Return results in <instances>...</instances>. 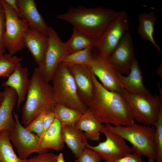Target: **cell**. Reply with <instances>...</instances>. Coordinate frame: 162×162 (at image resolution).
Returning a JSON list of instances; mask_svg holds the SVG:
<instances>
[{
  "label": "cell",
  "instance_id": "21",
  "mask_svg": "<svg viewBox=\"0 0 162 162\" xmlns=\"http://www.w3.org/2000/svg\"><path fill=\"white\" fill-rule=\"evenodd\" d=\"M102 125V124L88 108L75 126L84 132L87 140L98 141L100 139V133Z\"/></svg>",
  "mask_w": 162,
  "mask_h": 162
},
{
  "label": "cell",
  "instance_id": "1",
  "mask_svg": "<svg viewBox=\"0 0 162 162\" xmlns=\"http://www.w3.org/2000/svg\"><path fill=\"white\" fill-rule=\"evenodd\" d=\"M92 75L93 92L87 107L97 118L102 124L114 126H125L135 122L124 98L120 94L107 89L92 72Z\"/></svg>",
  "mask_w": 162,
  "mask_h": 162
},
{
  "label": "cell",
  "instance_id": "32",
  "mask_svg": "<svg viewBox=\"0 0 162 162\" xmlns=\"http://www.w3.org/2000/svg\"><path fill=\"white\" fill-rule=\"evenodd\" d=\"M57 156L52 152L38 154L27 159V162H56Z\"/></svg>",
  "mask_w": 162,
  "mask_h": 162
},
{
  "label": "cell",
  "instance_id": "15",
  "mask_svg": "<svg viewBox=\"0 0 162 162\" xmlns=\"http://www.w3.org/2000/svg\"><path fill=\"white\" fill-rule=\"evenodd\" d=\"M20 11V18L28 24L29 27L48 36L49 27L38 11L34 0H17Z\"/></svg>",
  "mask_w": 162,
  "mask_h": 162
},
{
  "label": "cell",
  "instance_id": "7",
  "mask_svg": "<svg viewBox=\"0 0 162 162\" xmlns=\"http://www.w3.org/2000/svg\"><path fill=\"white\" fill-rule=\"evenodd\" d=\"M4 9L5 28L3 37L4 47L13 56L23 49L24 35L29 26L27 23L20 18L5 0H0Z\"/></svg>",
  "mask_w": 162,
  "mask_h": 162
},
{
  "label": "cell",
  "instance_id": "2",
  "mask_svg": "<svg viewBox=\"0 0 162 162\" xmlns=\"http://www.w3.org/2000/svg\"><path fill=\"white\" fill-rule=\"evenodd\" d=\"M118 12L102 6L88 8L80 5L70 7L66 12L57 15L56 17L70 23L73 28L95 43Z\"/></svg>",
  "mask_w": 162,
  "mask_h": 162
},
{
  "label": "cell",
  "instance_id": "6",
  "mask_svg": "<svg viewBox=\"0 0 162 162\" xmlns=\"http://www.w3.org/2000/svg\"><path fill=\"white\" fill-rule=\"evenodd\" d=\"M54 98L57 104L84 113L88 108L80 99L74 80L67 65L61 62L52 77Z\"/></svg>",
  "mask_w": 162,
  "mask_h": 162
},
{
  "label": "cell",
  "instance_id": "40",
  "mask_svg": "<svg viewBox=\"0 0 162 162\" xmlns=\"http://www.w3.org/2000/svg\"><path fill=\"white\" fill-rule=\"evenodd\" d=\"M148 162H156L155 161L151 158H148Z\"/></svg>",
  "mask_w": 162,
  "mask_h": 162
},
{
  "label": "cell",
  "instance_id": "4",
  "mask_svg": "<svg viewBox=\"0 0 162 162\" xmlns=\"http://www.w3.org/2000/svg\"><path fill=\"white\" fill-rule=\"evenodd\" d=\"M105 125L108 129L130 142L132 145L133 153L156 160L154 126L142 125L135 122L125 126H114L110 124Z\"/></svg>",
  "mask_w": 162,
  "mask_h": 162
},
{
  "label": "cell",
  "instance_id": "29",
  "mask_svg": "<svg viewBox=\"0 0 162 162\" xmlns=\"http://www.w3.org/2000/svg\"><path fill=\"white\" fill-rule=\"evenodd\" d=\"M155 127L154 140L157 156L156 162H162V108L160 110Z\"/></svg>",
  "mask_w": 162,
  "mask_h": 162
},
{
  "label": "cell",
  "instance_id": "30",
  "mask_svg": "<svg viewBox=\"0 0 162 162\" xmlns=\"http://www.w3.org/2000/svg\"><path fill=\"white\" fill-rule=\"evenodd\" d=\"M48 112H43L40 114L26 127V129L30 132L35 133L40 138L43 132L44 118Z\"/></svg>",
  "mask_w": 162,
  "mask_h": 162
},
{
  "label": "cell",
  "instance_id": "5",
  "mask_svg": "<svg viewBox=\"0 0 162 162\" xmlns=\"http://www.w3.org/2000/svg\"><path fill=\"white\" fill-rule=\"evenodd\" d=\"M158 86L160 96L151 93L132 94L125 89L121 94L127 101L135 122L155 126L162 108V91L159 82Z\"/></svg>",
  "mask_w": 162,
  "mask_h": 162
},
{
  "label": "cell",
  "instance_id": "18",
  "mask_svg": "<svg viewBox=\"0 0 162 162\" xmlns=\"http://www.w3.org/2000/svg\"><path fill=\"white\" fill-rule=\"evenodd\" d=\"M4 96L0 104V131L7 130L9 131L14 127L15 120L12 114L17 102L16 92L10 87L4 88Z\"/></svg>",
  "mask_w": 162,
  "mask_h": 162
},
{
  "label": "cell",
  "instance_id": "24",
  "mask_svg": "<svg viewBox=\"0 0 162 162\" xmlns=\"http://www.w3.org/2000/svg\"><path fill=\"white\" fill-rule=\"evenodd\" d=\"M9 131H0V162H27L21 159L15 153L10 140Z\"/></svg>",
  "mask_w": 162,
  "mask_h": 162
},
{
  "label": "cell",
  "instance_id": "10",
  "mask_svg": "<svg viewBox=\"0 0 162 162\" xmlns=\"http://www.w3.org/2000/svg\"><path fill=\"white\" fill-rule=\"evenodd\" d=\"M14 116L15 120L14 127L9 131L10 140L16 148L19 157L27 159L31 154L48 152V150L41 146L40 137L28 130L20 122L18 115L15 112Z\"/></svg>",
  "mask_w": 162,
  "mask_h": 162
},
{
  "label": "cell",
  "instance_id": "33",
  "mask_svg": "<svg viewBox=\"0 0 162 162\" xmlns=\"http://www.w3.org/2000/svg\"><path fill=\"white\" fill-rule=\"evenodd\" d=\"M5 16L4 8L0 2V56L5 53L3 37L5 28Z\"/></svg>",
  "mask_w": 162,
  "mask_h": 162
},
{
  "label": "cell",
  "instance_id": "8",
  "mask_svg": "<svg viewBox=\"0 0 162 162\" xmlns=\"http://www.w3.org/2000/svg\"><path fill=\"white\" fill-rule=\"evenodd\" d=\"M129 31L128 15L122 10L110 22L93 49L95 52L109 58L124 35Z\"/></svg>",
  "mask_w": 162,
  "mask_h": 162
},
{
  "label": "cell",
  "instance_id": "19",
  "mask_svg": "<svg viewBox=\"0 0 162 162\" xmlns=\"http://www.w3.org/2000/svg\"><path fill=\"white\" fill-rule=\"evenodd\" d=\"M119 80L125 90L132 94L150 93L143 82L142 70L137 59L135 58L129 74L125 76L118 72Z\"/></svg>",
  "mask_w": 162,
  "mask_h": 162
},
{
  "label": "cell",
  "instance_id": "26",
  "mask_svg": "<svg viewBox=\"0 0 162 162\" xmlns=\"http://www.w3.org/2000/svg\"><path fill=\"white\" fill-rule=\"evenodd\" d=\"M64 43L71 53L87 48L94 49L95 43L88 36L74 28L70 38Z\"/></svg>",
  "mask_w": 162,
  "mask_h": 162
},
{
  "label": "cell",
  "instance_id": "14",
  "mask_svg": "<svg viewBox=\"0 0 162 162\" xmlns=\"http://www.w3.org/2000/svg\"><path fill=\"white\" fill-rule=\"evenodd\" d=\"M66 64L74 78L79 96L87 107L91 100L93 92V84L92 72L86 66Z\"/></svg>",
  "mask_w": 162,
  "mask_h": 162
},
{
  "label": "cell",
  "instance_id": "35",
  "mask_svg": "<svg viewBox=\"0 0 162 162\" xmlns=\"http://www.w3.org/2000/svg\"><path fill=\"white\" fill-rule=\"evenodd\" d=\"M55 118V114L53 110L48 112L44 119V130L42 135L40 138V141L47 130Z\"/></svg>",
  "mask_w": 162,
  "mask_h": 162
},
{
  "label": "cell",
  "instance_id": "25",
  "mask_svg": "<svg viewBox=\"0 0 162 162\" xmlns=\"http://www.w3.org/2000/svg\"><path fill=\"white\" fill-rule=\"evenodd\" d=\"M55 118L62 125L74 126L80 119L83 113L65 106L56 104L53 110Z\"/></svg>",
  "mask_w": 162,
  "mask_h": 162
},
{
  "label": "cell",
  "instance_id": "27",
  "mask_svg": "<svg viewBox=\"0 0 162 162\" xmlns=\"http://www.w3.org/2000/svg\"><path fill=\"white\" fill-rule=\"evenodd\" d=\"M93 53V48L85 49L68 55L62 62L66 64L80 65L88 67L92 59Z\"/></svg>",
  "mask_w": 162,
  "mask_h": 162
},
{
  "label": "cell",
  "instance_id": "13",
  "mask_svg": "<svg viewBox=\"0 0 162 162\" xmlns=\"http://www.w3.org/2000/svg\"><path fill=\"white\" fill-rule=\"evenodd\" d=\"M135 58L132 37L129 31L123 36L108 58L115 69L123 75L129 73Z\"/></svg>",
  "mask_w": 162,
  "mask_h": 162
},
{
  "label": "cell",
  "instance_id": "11",
  "mask_svg": "<svg viewBox=\"0 0 162 162\" xmlns=\"http://www.w3.org/2000/svg\"><path fill=\"white\" fill-rule=\"evenodd\" d=\"M100 132L106 136V140L96 146L88 143L86 147L97 152L105 162H114L116 160L133 153V150L128 145L121 136L108 129L102 124Z\"/></svg>",
  "mask_w": 162,
  "mask_h": 162
},
{
  "label": "cell",
  "instance_id": "16",
  "mask_svg": "<svg viewBox=\"0 0 162 162\" xmlns=\"http://www.w3.org/2000/svg\"><path fill=\"white\" fill-rule=\"evenodd\" d=\"M23 41L38 67L43 62L48 46V36L29 27L24 35Z\"/></svg>",
  "mask_w": 162,
  "mask_h": 162
},
{
  "label": "cell",
  "instance_id": "3",
  "mask_svg": "<svg viewBox=\"0 0 162 162\" xmlns=\"http://www.w3.org/2000/svg\"><path fill=\"white\" fill-rule=\"evenodd\" d=\"M25 99L22 119L26 127L43 112L53 110L56 104L52 85L45 80L37 68L29 80Z\"/></svg>",
  "mask_w": 162,
  "mask_h": 162
},
{
  "label": "cell",
  "instance_id": "31",
  "mask_svg": "<svg viewBox=\"0 0 162 162\" xmlns=\"http://www.w3.org/2000/svg\"><path fill=\"white\" fill-rule=\"evenodd\" d=\"M101 159L97 152L86 148L74 162H100Z\"/></svg>",
  "mask_w": 162,
  "mask_h": 162
},
{
  "label": "cell",
  "instance_id": "23",
  "mask_svg": "<svg viewBox=\"0 0 162 162\" xmlns=\"http://www.w3.org/2000/svg\"><path fill=\"white\" fill-rule=\"evenodd\" d=\"M139 24L137 31L141 38L151 42L158 51L162 53L160 46L154 38V26L157 17L154 12L143 13L138 16Z\"/></svg>",
  "mask_w": 162,
  "mask_h": 162
},
{
  "label": "cell",
  "instance_id": "9",
  "mask_svg": "<svg viewBox=\"0 0 162 162\" xmlns=\"http://www.w3.org/2000/svg\"><path fill=\"white\" fill-rule=\"evenodd\" d=\"M48 37V45L44 60L37 68L45 80L49 83L63 59L71 53L51 26L49 27Z\"/></svg>",
  "mask_w": 162,
  "mask_h": 162
},
{
  "label": "cell",
  "instance_id": "17",
  "mask_svg": "<svg viewBox=\"0 0 162 162\" xmlns=\"http://www.w3.org/2000/svg\"><path fill=\"white\" fill-rule=\"evenodd\" d=\"M7 80L3 82L2 86L4 88L10 87L13 89L17 96V105L19 110L22 103L25 100L29 80L28 68L22 67L21 63L17 65L13 73Z\"/></svg>",
  "mask_w": 162,
  "mask_h": 162
},
{
  "label": "cell",
  "instance_id": "38",
  "mask_svg": "<svg viewBox=\"0 0 162 162\" xmlns=\"http://www.w3.org/2000/svg\"><path fill=\"white\" fill-rule=\"evenodd\" d=\"M162 63L159 65L157 69V72L158 74L160 77H162Z\"/></svg>",
  "mask_w": 162,
  "mask_h": 162
},
{
  "label": "cell",
  "instance_id": "28",
  "mask_svg": "<svg viewBox=\"0 0 162 162\" xmlns=\"http://www.w3.org/2000/svg\"><path fill=\"white\" fill-rule=\"evenodd\" d=\"M22 59V58L11 56L8 53L0 56V77H8Z\"/></svg>",
  "mask_w": 162,
  "mask_h": 162
},
{
  "label": "cell",
  "instance_id": "34",
  "mask_svg": "<svg viewBox=\"0 0 162 162\" xmlns=\"http://www.w3.org/2000/svg\"><path fill=\"white\" fill-rule=\"evenodd\" d=\"M114 162H144L141 156L133 153L127 154Z\"/></svg>",
  "mask_w": 162,
  "mask_h": 162
},
{
  "label": "cell",
  "instance_id": "20",
  "mask_svg": "<svg viewBox=\"0 0 162 162\" xmlns=\"http://www.w3.org/2000/svg\"><path fill=\"white\" fill-rule=\"evenodd\" d=\"M63 139L64 143L77 158L86 148L88 143L84 133L74 126L62 125Z\"/></svg>",
  "mask_w": 162,
  "mask_h": 162
},
{
  "label": "cell",
  "instance_id": "37",
  "mask_svg": "<svg viewBox=\"0 0 162 162\" xmlns=\"http://www.w3.org/2000/svg\"><path fill=\"white\" fill-rule=\"evenodd\" d=\"M56 162H65L62 153H60L58 155Z\"/></svg>",
  "mask_w": 162,
  "mask_h": 162
},
{
  "label": "cell",
  "instance_id": "22",
  "mask_svg": "<svg viewBox=\"0 0 162 162\" xmlns=\"http://www.w3.org/2000/svg\"><path fill=\"white\" fill-rule=\"evenodd\" d=\"M41 147L46 150H62L64 147L62 133V125L55 118L40 141Z\"/></svg>",
  "mask_w": 162,
  "mask_h": 162
},
{
  "label": "cell",
  "instance_id": "36",
  "mask_svg": "<svg viewBox=\"0 0 162 162\" xmlns=\"http://www.w3.org/2000/svg\"><path fill=\"white\" fill-rule=\"evenodd\" d=\"M5 1L20 18V11L17 4V0H5Z\"/></svg>",
  "mask_w": 162,
  "mask_h": 162
},
{
  "label": "cell",
  "instance_id": "12",
  "mask_svg": "<svg viewBox=\"0 0 162 162\" xmlns=\"http://www.w3.org/2000/svg\"><path fill=\"white\" fill-rule=\"evenodd\" d=\"M88 67L107 89L121 94L125 90L119 80L118 72L112 66L108 58L94 51L92 59Z\"/></svg>",
  "mask_w": 162,
  "mask_h": 162
},
{
  "label": "cell",
  "instance_id": "39",
  "mask_svg": "<svg viewBox=\"0 0 162 162\" xmlns=\"http://www.w3.org/2000/svg\"><path fill=\"white\" fill-rule=\"evenodd\" d=\"M3 96H4L3 92H2L0 91V104L2 100Z\"/></svg>",
  "mask_w": 162,
  "mask_h": 162
}]
</instances>
